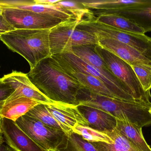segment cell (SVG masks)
Masks as SVG:
<instances>
[{"mask_svg":"<svg viewBox=\"0 0 151 151\" xmlns=\"http://www.w3.org/2000/svg\"><path fill=\"white\" fill-rule=\"evenodd\" d=\"M27 74L52 102L78 105L77 93L83 87L63 70L52 56L39 62Z\"/></svg>","mask_w":151,"mask_h":151,"instance_id":"1","label":"cell"},{"mask_svg":"<svg viewBox=\"0 0 151 151\" xmlns=\"http://www.w3.org/2000/svg\"><path fill=\"white\" fill-rule=\"evenodd\" d=\"M77 101L78 105L99 109L142 128L151 125V102L122 101L94 94L83 87L78 91Z\"/></svg>","mask_w":151,"mask_h":151,"instance_id":"2","label":"cell"},{"mask_svg":"<svg viewBox=\"0 0 151 151\" xmlns=\"http://www.w3.org/2000/svg\"><path fill=\"white\" fill-rule=\"evenodd\" d=\"M51 29H15L0 35V40L27 61L30 68L51 56L49 34Z\"/></svg>","mask_w":151,"mask_h":151,"instance_id":"3","label":"cell"},{"mask_svg":"<svg viewBox=\"0 0 151 151\" xmlns=\"http://www.w3.org/2000/svg\"><path fill=\"white\" fill-rule=\"evenodd\" d=\"M51 56L59 64L74 71L90 74L102 81L115 96L116 99L138 102L132 92L110 71H102L89 64L71 52H65Z\"/></svg>","mask_w":151,"mask_h":151,"instance_id":"4","label":"cell"},{"mask_svg":"<svg viewBox=\"0 0 151 151\" xmlns=\"http://www.w3.org/2000/svg\"><path fill=\"white\" fill-rule=\"evenodd\" d=\"M78 22L75 20H69L51 28L49 43L51 56L69 52L74 47L99 45L96 35L77 28Z\"/></svg>","mask_w":151,"mask_h":151,"instance_id":"5","label":"cell"},{"mask_svg":"<svg viewBox=\"0 0 151 151\" xmlns=\"http://www.w3.org/2000/svg\"><path fill=\"white\" fill-rule=\"evenodd\" d=\"M96 48L110 72L132 92L137 102H151L150 92L144 91L130 64L99 45Z\"/></svg>","mask_w":151,"mask_h":151,"instance_id":"6","label":"cell"},{"mask_svg":"<svg viewBox=\"0 0 151 151\" xmlns=\"http://www.w3.org/2000/svg\"><path fill=\"white\" fill-rule=\"evenodd\" d=\"M15 122L27 135L45 150L58 151L66 143L68 136L65 133L48 126L26 114Z\"/></svg>","mask_w":151,"mask_h":151,"instance_id":"7","label":"cell"},{"mask_svg":"<svg viewBox=\"0 0 151 151\" xmlns=\"http://www.w3.org/2000/svg\"><path fill=\"white\" fill-rule=\"evenodd\" d=\"M2 15L14 29H51L64 20L13 7H3Z\"/></svg>","mask_w":151,"mask_h":151,"instance_id":"8","label":"cell"},{"mask_svg":"<svg viewBox=\"0 0 151 151\" xmlns=\"http://www.w3.org/2000/svg\"><path fill=\"white\" fill-rule=\"evenodd\" d=\"M2 79L4 82L9 84L15 90L7 100L25 97L36 100L45 104L54 103L43 95L32 83L27 74L12 71L10 73L4 75Z\"/></svg>","mask_w":151,"mask_h":151,"instance_id":"9","label":"cell"},{"mask_svg":"<svg viewBox=\"0 0 151 151\" xmlns=\"http://www.w3.org/2000/svg\"><path fill=\"white\" fill-rule=\"evenodd\" d=\"M2 130L4 142L15 151H47L31 139L15 121L2 118Z\"/></svg>","mask_w":151,"mask_h":151,"instance_id":"10","label":"cell"},{"mask_svg":"<svg viewBox=\"0 0 151 151\" xmlns=\"http://www.w3.org/2000/svg\"><path fill=\"white\" fill-rule=\"evenodd\" d=\"M49 111L64 126L72 132L76 124L88 126L84 116L78 109V105L60 103L46 104Z\"/></svg>","mask_w":151,"mask_h":151,"instance_id":"11","label":"cell"},{"mask_svg":"<svg viewBox=\"0 0 151 151\" xmlns=\"http://www.w3.org/2000/svg\"><path fill=\"white\" fill-rule=\"evenodd\" d=\"M99 45L111 52L131 66L151 65V61L127 44L113 39L98 38Z\"/></svg>","mask_w":151,"mask_h":151,"instance_id":"12","label":"cell"},{"mask_svg":"<svg viewBox=\"0 0 151 151\" xmlns=\"http://www.w3.org/2000/svg\"><path fill=\"white\" fill-rule=\"evenodd\" d=\"M0 6L13 7L27 10L45 16L60 19L63 20H75L70 12L55 5H43L36 4L33 1H0Z\"/></svg>","mask_w":151,"mask_h":151,"instance_id":"13","label":"cell"},{"mask_svg":"<svg viewBox=\"0 0 151 151\" xmlns=\"http://www.w3.org/2000/svg\"><path fill=\"white\" fill-rule=\"evenodd\" d=\"M78 109L91 128L102 132H110L116 128L117 121L112 115L85 105H78Z\"/></svg>","mask_w":151,"mask_h":151,"instance_id":"14","label":"cell"},{"mask_svg":"<svg viewBox=\"0 0 151 151\" xmlns=\"http://www.w3.org/2000/svg\"><path fill=\"white\" fill-rule=\"evenodd\" d=\"M112 15L129 20L142 27L145 33L151 31V0H145L141 4L125 8Z\"/></svg>","mask_w":151,"mask_h":151,"instance_id":"15","label":"cell"},{"mask_svg":"<svg viewBox=\"0 0 151 151\" xmlns=\"http://www.w3.org/2000/svg\"><path fill=\"white\" fill-rule=\"evenodd\" d=\"M58 64L67 74L91 92L99 95L116 99L114 94L100 80L90 74L76 72L62 64Z\"/></svg>","mask_w":151,"mask_h":151,"instance_id":"16","label":"cell"},{"mask_svg":"<svg viewBox=\"0 0 151 151\" xmlns=\"http://www.w3.org/2000/svg\"><path fill=\"white\" fill-rule=\"evenodd\" d=\"M41 102L27 98L20 97L7 100L0 111V117L16 121L25 115Z\"/></svg>","mask_w":151,"mask_h":151,"instance_id":"17","label":"cell"},{"mask_svg":"<svg viewBox=\"0 0 151 151\" xmlns=\"http://www.w3.org/2000/svg\"><path fill=\"white\" fill-rule=\"evenodd\" d=\"M115 128L128 141L142 151H151L143 135L142 128L129 122L127 119H117Z\"/></svg>","mask_w":151,"mask_h":151,"instance_id":"18","label":"cell"},{"mask_svg":"<svg viewBox=\"0 0 151 151\" xmlns=\"http://www.w3.org/2000/svg\"><path fill=\"white\" fill-rule=\"evenodd\" d=\"M104 133L111 138L113 142H91L98 151H142L128 141L116 128Z\"/></svg>","mask_w":151,"mask_h":151,"instance_id":"19","label":"cell"},{"mask_svg":"<svg viewBox=\"0 0 151 151\" xmlns=\"http://www.w3.org/2000/svg\"><path fill=\"white\" fill-rule=\"evenodd\" d=\"M95 20L122 31L145 34L144 30L135 23L123 17L112 14H102L94 17Z\"/></svg>","mask_w":151,"mask_h":151,"instance_id":"20","label":"cell"},{"mask_svg":"<svg viewBox=\"0 0 151 151\" xmlns=\"http://www.w3.org/2000/svg\"><path fill=\"white\" fill-rule=\"evenodd\" d=\"M96 45H86L72 48L70 51L76 56L102 71H110L96 50Z\"/></svg>","mask_w":151,"mask_h":151,"instance_id":"21","label":"cell"},{"mask_svg":"<svg viewBox=\"0 0 151 151\" xmlns=\"http://www.w3.org/2000/svg\"><path fill=\"white\" fill-rule=\"evenodd\" d=\"M26 115L41 121L45 125L52 128L63 131L65 133L67 136L72 133V131L60 124L49 111L46 104H40L32 108Z\"/></svg>","mask_w":151,"mask_h":151,"instance_id":"22","label":"cell"},{"mask_svg":"<svg viewBox=\"0 0 151 151\" xmlns=\"http://www.w3.org/2000/svg\"><path fill=\"white\" fill-rule=\"evenodd\" d=\"M72 132L81 136L84 140L89 142H104L111 144L112 139L104 132H101L91 128L76 124L72 128Z\"/></svg>","mask_w":151,"mask_h":151,"instance_id":"23","label":"cell"},{"mask_svg":"<svg viewBox=\"0 0 151 151\" xmlns=\"http://www.w3.org/2000/svg\"><path fill=\"white\" fill-rule=\"evenodd\" d=\"M70 12L75 17L76 20L92 18L94 17L90 10L83 7L79 1H60L53 4Z\"/></svg>","mask_w":151,"mask_h":151,"instance_id":"24","label":"cell"},{"mask_svg":"<svg viewBox=\"0 0 151 151\" xmlns=\"http://www.w3.org/2000/svg\"><path fill=\"white\" fill-rule=\"evenodd\" d=\"M58 151H98L91 143L84 140L81 136L71 133L64 147Z\"/></svg>","mask_w":151,"mask_h":151,"instance_id":"25","label":"cell"},{"mask_svg":"<svg viewBox=\"0 0 151 151\" xmlns=\"http://www.w3.org/2000/svg\"><path fill=\"white\" fill-rule=\"evenodd\" d=\"M145 91L150 92L151 65H138L131 66Z\"/></svg>","mask_w":151,"mask_h":151,"instance_id":"26","label":"cell"},{"mask_svg":"<svg viewBox=\"0 0 151 151\" xmlns=\"http://www.w3.org/2000/svg\"><path fill=\"white\" fill-rule=\"evenodd\" d=\"M14 91V89L9 84L4 82L2 78H0V111L6 100Z\"/></svg>","mask_w":151,"mask_h":151,"instance_id":"27","label":"cell"},{"mask_svg":"<svg viewBox=\"0 0 151 151\" xmlns=\"http://www.w3.org/2000/svg\"><path fill=\"white\" fill-rule=\"evenodd\" d=\"M15 30L2 14H0V35Z\"/></svg>","mask_w":151,"mask_h":151,"instance_id":"28","label":"cell"},{"mask_svg":"<svg viewBox=\"0 0 151 151\" xmlns=\"http://www.w3.org/2000/svg\"><path fill=\"white\" fill-rule=\"evenodd\" d=\"M33 1L36 4L43 5H52L58 2L60 0H34Z\"/></svg>","mask_w":151,"mask_h":151,"instance_id":"29","label":"cell"},{"mask_svg":"<svg viewBox=\"0 0 151 151\" xmlns=\"http://www.w3.org/2000/svg\"><path fill=\"white\" fill-rule=\"evenodd\" d=\"M0 151H15L11 147L7 144H2L0 145Z\"/></svg>","mask_w":151,"mask_h":151,"instance_id":"30","label":"cell"},{"mask_svg":"<svg viewBox=\"0 0 151 151\" xmlns=\"http://www.w3.org/2000/svg\"><path fill=\"white\" fill-rule=\"evenodd\" d=\"M2 9L1 7L0 6V14H2Z\"/></svg>","mask_w":151,"mask_h":151,"instance_id":"31","label":"cell"},{"mask_svg":"<svg viewBox=\"0 0 151 151\" xmlns=\"http://www.w3.org/2000/svg\"><path fill=\"white\" fill-rule=\"evenodd\" d=\"M0 67H1V66H0Z\"/></svg>","mask_w":151,"mask_h":151,"instance_id":"32","label":"cell"}]
</instances>
